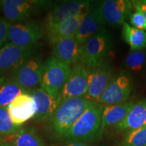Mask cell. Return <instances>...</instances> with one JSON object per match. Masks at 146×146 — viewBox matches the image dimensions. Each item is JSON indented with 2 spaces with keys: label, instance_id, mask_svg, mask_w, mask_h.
<instances>
[{
  "label": "cell",
  "instance_id": "obj_1",
  "mask_svg": "<svg viewBox=\"0 0 146 146\" xmlns=\"http://www.w3.org/2000/svg\"><path fill=\"white\" fill-rule=\"evenodd\" d=\"M103 106L94 102L64 137L68 141L91 143L102 138L103 128L102 112Z\"/></svg>",
  "mask_w": 146,
  "mask_h": 146
},
{
  "label": "cell",
  "instance_id": "obj_2",
  "mask_svg": "<svg viewBox=\"0 0 146 146\" xmlns=\"http://www.w3.org/2000/svg\"><path fill=\"white\" fill-rule=\"evenodd\" d=\"M93 102L84 97L62 101L51 119L52 130L58 135H64Z\"/></svg>",
  "mask_w": 146,
  "mask_h": 146
},
{
  "label": "cell",
  "instance_id": "obj_3",
  "mask_svg": "<svg viewBox=\"0 0 146 146\" xmlns=\"http://www.w3.org/2000/svg\"><path fill=\"white\" fill-rule=\"evenodd\" d=\"M112 43V34L104 27L81 45L79 62L88 68L98 66L105 62Z\"/></svg>",
  "mask_w": 146,
  "mask_h": 146
},
{
  "label": "cell",
  "instance_id": "obj_4",
  "mask_svg": "<svg viewBox=\"0 0 146 146\" xmlns=\"http://www.w3.org/2000/svg\"><path fill=\"white\" fill-rule=\"evenodd\" d=\"M52 4L46 0H1L0 9L11 24L27 21Z\"/></svg>",
  "mask_w": 146,
  "mask_h": 146
},
{
  "label": "cell",
  "instance_id": "obj_5",
  "mask_svg": "<svg viewBox=\"0 0 146 146\" xmlns=\"http://www.w3.org/2000/svg\"><path fill=\"white\" fill-rule=\"evenodd\" d=\"M71 66L52 56L45 62L40 87L55 98H60L62 90L68 79Z\"/></svg>",
  "mask_w": 146,
  "mask_h": 146
},
{
  "label": "cell",
  "instance_id": "obj_6",
  "mask_svg": "<svg viewBox=\"0 0 146 146\" xmlns=\"http://www.w3.org/2000/svg\"><path fill=\"white\" fill-rule=\"evenodd\" d=\"M43 36V29L39 22L27 21L11 24L8 41L19 47H33Z\"/></svg>",
  "mask_w": 146,
  "mask_h": 146
},
{
  "label": "cell",
  "instance_id": "obj_7",
  "mask_svg": "<svg viewBox=\"0 0 146 146\" xmlns=\"http://www.w3.org/2000/svg\"><path fill=\"white\" fill-rule=\"evenodd\" d=\"M45 62L41 57L34 56L11 73L18 85L30 93L41 84Z\"/></svg>",
  "mask_w": 146,
  "mask_h": 146
},
{
  "label": "cell",
  "instance_id": "obj_8",
  "mask_svg": "<svg viewBox=\"0 0 146 146\" xmlns=\"http://www.w3.org/2000/svg\"><path fill=\"white\" fill-rule=\"evenodd\" d=\"M38 45L33 47H19L6 43L0 49V76L10 74L25 61L35 56Z\"/></svg>",
  "mask_w": 146,
  "mask_h": 146
},
{
  "label": "cell",
  "instance_id": "obj_9",
  "mask_svg": "<svg viewBox=\"0 0 146 146\" xmlns=\"http://www.w3.org/2000/svg\"><path fill=\"white\" fill-rule=\"evenodd\" d=\"M89 68L78 62L71 67L68 78L62 90L60 97L63 100L85 97L88 89Z\"/></svg>",
  "mask_w": 146,
  "mask_h": 146
},
{
  "label": "cell",
  "instance_id": "obj_10",
  "mask_svg": "<svg viewBox=\"0 0 146 146\" xmlns=\"http://www.w3.org/2000/svg\"><path fill=\"white\" fill-rule=\"evenodd\" d=\"M113 80L112 66L104 62L98 66L89 68L88 89L84 98L96 102Z\"/></svg>",
  "mask_w": 146,
  "mask_h": 146
},
{
  "label": "cell",
  "instance_id": "obj_11",
  "mask_svg": "<svg viewBox=\"0 0 146 146\" xmlns=\"http://www.w3.org/2000/svg\"><path fill=\"white\" fill-rule=\"evenodd\" d=\"M132 89L131 78L127 74H121L113 78L96 102L105 106L124 103L130 97Z\"/></svg>",
  "mask_w": 146,
  "mask_h": 146
},
{
  "label": "cell",
  "instance_id": "obj_12",
  "mask_svg": "<svg viewBox=\"0 0 146 146\" xmlns=\"http://www.w3.org/2000/svg\"><path fill=\"white\" fill-rule=\"evenodd\" d=\"M93 3V1L87 0H72L58 2L47 13L46 24L58 23L68 18L87 13Z\"/></svg>",
  "mask_w": 146,
  "mask_h": 146
},
{
  "label": "cell",
  "instance_id": "obj_13",
  "mask_svg": "<svg viewBox=\"0 0 146 146\" xmlns=\"http://www.w3.org/2000/svg\"><path fill=\"white\" fill-rule=\"evenodd\" d=\"M100 5L105 24L111 26L123 25L133 13V5L129 0H106Z\"/></svg>",
  "mask_w": 146,
  "mask_h": 146
},
{
  "label": "cell",
  "instance_id": "obj_14",
  "mask_svg": "<svg viewBox=\"0 0 146 146\" xmlns=\"http://www.w3.org/2000/svg\"><path fill=\"white\" fill-rule=\"evenodd\" d=\"M7 107L12 122L18 127H21L24 123L34 118L36 113L35 102L29 92L16 97Z\"/></svg>",
  "mask_w": 146,
  "mask_h": 146
},
{
  "label": "cell",
  "instance_id": "obj_15",
  "mask_svg": "<svg viewBox=\"0 0 146 146\" xmlns=\"http://www.w3.org/2000/svg\"><path fill=\"white\" fill-rule=\"evenodd\" d=\"M105 23L102 16L100 3H94L83 19L76 35V40L83 45L91 36L104 28Z\"/></svg>",
  "mask_w": 146,
  "mask_h": 146
},
{
  "label": "cell",
  "instance_id": "obj_16",
  "mask_svg": "<svg viewBox=\"0 0 146 146\" xmlns=\"http://www.w3.org/2000/svg\"><path fill=\"white\" fill-rule=\"evenodd\" d=\"M35 102L36 113L33 118L36 123L51 120L61 103V98H55L41 87H36L30 92Z\"/></svg>",
  "mask_w": 146,
  "mask_h": 146
},
{
  "label": "cell",
  "instance_id": "obj_17",
  "mask_svg": "<svg viewBox=\"0 0 146 146\" xmlns=\"http://www.w3.org/2000/svg\"><path fill=\"white\" fill-rule=\"evenodd\" d=\"M87 13L68 18L56 23L46 24L47 38L52 45L58 40L68 37H75L80 25Z\"/></svg>",
  "mask_w": 146,
  "mask_h": 146
},
{
  "label": "cell",
  "instance_id": "obj_18",
  "mask_svg": "<svg viewBox=\"0 0 146 146\" xmlns=\"http://www.w3.org/2000/svg\"><path fill=\"white\" fill-rule=\"evenodd\" d=\"M52 56L66 64L74 66L79 61L81 46L75 37L58 40L52 45Z\"/></svg>",
  "mask_w": 146,
  "mask_h": 146
},
{
  "label": "cell",
  "instance_id": "obj_19",
  "mask_svg": "<svg viewBox=\"0 0 146 146\" xmlns=\"http://www.w3.org/2000/svg\"><path fill=\"white\" fill-rule=\"evenodd\" d=\"M146 127V100L137 102L125 119L116 126L120 131H130Z\"/></svg>",
  "mask_w": 146,
  "mask_h": 146
},
{
  "label": "cell",
  "instance_id": "obj_20",
  "mask_svg": "<svg viewBox=\"0 0 146 146\" xmlns=\"http://www.w3.org/2000/svg\"><path fill=\"white\" fill-rule=\"evenodd\" d=\"M134 102H124L113 105H106L102 112V128L117 126L125 119L135 104Z\"/></svg>",
  "mask_w": 146,
  "mask_h": 146
},
{
  "label": "cell",
  "instance_id": "obj_21",
  "mask_svg": "<svg viewBox=\"0 0 146 146\" xmlns=\"http://www.w3.org/2000/svg\"><path fill=\"white\" fill-rule=\"evenodd\" d=\"M26 92L11 74L0 76V107H7L16 97Z\"/></svg>",
  "mask_w": 146,
  "mask_h": 146
},
{
  "label": "cell",
  "instance_id": "obj_22",
  "mask_svg": "<svg viewBox=\"0 0 146 146\" xmlns=\"http://www.w3.org/2000/svg\"><path fill=\"white\" fill-rule=\"evenodd\" d=\"M123 36L131 51H140L146 47V32L134 28L125 23L123 25Z\"/></svg>",
  "mask_w": 146,
  "mask_h": 146
},
{
  "label": "cell",
  "instance_id": "obj_23",
  "mask_svg": "<svg viewBox=\"0 0 146 146\" xmlns=\"http://www.w3.org/2000/svg\"><path fill=\"white\" fill-rule=\"evenodd\" d=\"M12 137L11 144L13 146H47L33 128H21Z\"/></svg>",
  "mask_w": 146,
  "mask_h": 146
},
{
  "label": "cell",
  "instance_id": "obj_24",
  "mask_svg": "<svg viewBox=\"0 0 146 146\" xmlns=\"http://www.w3.org/2000/svg\"><path fill=\"white\" fill-rule=\"evenodd\" d=\"M21 127L14 125L9 114L8 107H0V137L15 135Z\"/></svg>",
  "mask_w": 146,
  "mask_h": 146
},
{
  "label": "cell",
  "instance_id": "obj_25",
  "mask_svg": "<svg viewBox=\"0 0 146 146\" xmlns=\"http://www.w3.org/2000/svg\"><path fill=\"white\" fill-rule=\"evenodd\" d=\"M122 146H146V127L128 133Z\"/></svg>",
  "mask_w": 146,
  "mask_h": 146
},
{
  "label": "cell",
  "instance_id": "obj_26",
  "mask_svg": "<svg viewBox=\"0 0 146 146\" xmlns=\"http://www.w3.org/2000/svg\"><path fill=\"white\" fill-rule=\"evenodd\" d=\"M145 58V54L142 50L131 51L126 58V65L133 72H139L142 69Z\"/></svg>",
  "mask_w": 146,
  "mask_h": 146
},
{
  "label": "cell",
  "instance_id": "obj_27",
  "mask_svg": "<svg viewBox=\"0 0 146 146\" xmlns=\"http://www.w3.org/2000/svg\"><path fill=\"white\" fill-rule=\"evenodd\" d=\"M131 25L134 28L146 31V19L141 12L135 10L129 17Z\"/></svg>",
  "mask_w": 146,
  "mask_h": 146
},
{
  "label": "cell",
  "instance_id": "obj_28",
  "mask_svg": "<svg viewBox=\"0 0 146 146\" xmlns=\"http://www.w3.org/2000/svg\"><path fill=\"white\" fill-rule=\"evenodd\" d=\"M11 23L3 18H0V49L8 41L9 29Z\"/></svg>",
  "mask_w": 146,
  "mask_h": 146
},
{
  "label": "cell",
  "instance_id": "obj_29",
  "mask_svg": "<svg viewBox=\"0 0 146 146\" xmlns=\"http://www.w3.org/2000/svg\"><path fill=\"white\" fill-rule=\"evenodd\" d=\"M133 8L135 9V10L141 12L145 16L146 19V2L144 0H137V1H131Z\"/></svg>",
  "mask_w": 146,
  "mask_h": 146
},
{
  "label": "cell",
  "instance_id": "obj_30",
  "mask_svg": "<svg viewBox=\"0 0 146 146\" xmlns=\"http://www.w3.org/2000/svg\"><path fill=\"white\" fill-rule=\"evenodd\" d=\"M64 146H91L87 143H83V142L78 141H69L68 143L66 144Z\"/></svg>",
  "mask_w": 146,
  "mask_h": 146
},
{
  "label": "cell",
  "instance_id": "obj_31",
  "mask_svg": "<svg viewBox=\"0 0 146 146\" xmlns=\"http://www.w3.org/2000/svg\"><path fill=\"white\" fill-rule=\"evenodd\" d=\"M0 146H13V145H12L11 143H3V144H1V145H0Z\"/></svg>",
  "mask_w": 146,
  "mask_h": 146
},
{
  "label": "cell",
  "instance_id": "obj_32",
  "mask_svg": "<svg viewBox=\"0 0 146 146\" xmlns=\"http://www.w3.org/2000/svg\"><path fill=\"white\" fill-rule=\"evenodd\" d=\"M3 143H4V140L1 137H0V145H1V144H3Z\"/></svg>",
  "mask_w": 146,
  "mask_h": 146
},
{
  "label": "cell",
  "instance_id": "obj_33",
  "mask_svg": "<svg viewBox=\"0 0 146 146\" xmlns=\"http://www.w3.org/2000/svg\"><path fill=\"white\" fill-rule=\"evenodd\" d=\"M144 1H145V2H146V0H144Z\"/></svg>",
  "mask_w": 146,
  "mask_h": 146
}]
</instances>
